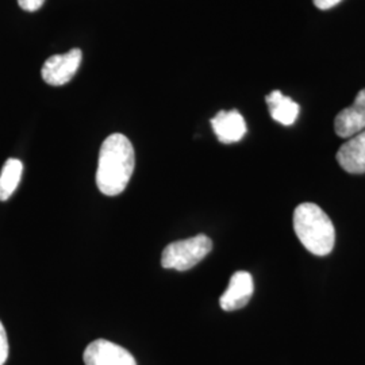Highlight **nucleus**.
Wrapping results in <instances>:
<instances>
[{"mask_svg":"<svg viewBox=\"0 0 365 365\" xmlns=\"http://www.w3.org/2000/svg\"><path fill=\"white\" fill-rule=\"evenodd\" d=\"M135 156L130 140L123 134H111L102 144L96 170V184L102 194L117 196L130 182Z\"/></svg>","mask_w":365,"mask_h":365,"instance_id":"1","label":"nucleus"},{"mask_svg":"<svg viewBox=\"0 0 365 365\" xmlns=\"http://www.w3.org/2000/svg\"><path fill=\"white\" fill-rule=\"evenodd\" d=\"M294 230L302 245L315 256H327L334 248V225L327 212L314 203H302L295 209Z\"/></svg>","mask_w":365,"mask_h":365,"instance_id":"2","label":"nucleus"},{"mask_svg":"<svg viewBox=\"0 0 365 365\" xmlns=\"http://www.w3.org/2000/svg\"><path fill=\"white\" fill-rule=\"evenodd\" d=\"M212 249V241L207 235H197L187 240L172 242L164 249L161 265L165 269L188 271L203 260Z\"/></svg>","mask_w":365,"mask_h":365,"instance_id":"3","label":"nucleus"},{"mask_svg":"<svg viewBox=\"0 0 365 365\" xmlns=\"http://www.w3.org/2000/svg\"><path fill=\"white\" fill-rule=\"evenodd\" d=\"M83 53L80 49H72L64 54H54L42 66V78L49 86H64L69 83L80 68Z\"/></svg>","mask_w":365,"mask_h":365,"instance_id":"4","label":"nucleus"},{"mask_svg":"<svg viewBox=\"0 0 365 365\" xmlns=\"http://www.w3.org/2000/svg\"><path fill=\"white\" fill-rule=\"evenodd\" d=\"M86 365H137L129 351L107 339H96L84 352Z\"/></svg>","mask_w":365,"mask_h":365,"instance_id":"5","label":"nucleus"},{"mask_svg":"<svg viewBox=\"0 0 365 365\" xmlns=\"http://www.w3.org/2000/svg\"><path fill=\"white\" fill-rule=\"evenodd\" d=\"M253 291L255 283L252 274L245 271L235 272L229 282V287L220 299L222 310L235 312L245 307L253 295Z\"/></svg>","mask_w":365,"mask_h":365,"instance_id":"6","label":"nucleus"},{"mask_svg":"<svg viewBox=\"0 0 365 365\" xmlns=\"http://www.w3.org/2000/svg\"><path fill=\"white\" fill-rule=\"evenodd\" d=\"M334 129L342 138H351L365 130V88L357 93L351 107L344 108L336 117Z\"/></svg>","mask_w":365,"mask_h":365,"instance_id":"7","label":"nucleus"},{"mask_svg":"<svg viewBox=\"0 0 365 365\" xmlns=\"http://www.w3.org/2000/svg\"><path fill=\"white\" fill-rule=\"evenodd\" d=\"M211 126L222 144L238 143L247 134L245 119L237 110L220 111L211 119Z\"/></svg>","mask_w":365,"mask_h":365,"instance_id":"8","label":"nucleus"},{"mask_svg":"<svg viewBox=\"0 0 365 365\" xmlns=\"http://www.w3.org/2000/svg\"><path fill=\"white\" fill-rule=\"evenodd\" d=\"M336 157L341 168L348 173H365V130L351 137L339 148Z\"/></svg>","mask_w":365,"mask_h":365,"instance_id":"9","label":"nucleus"},{"mask_svg":"<svg viewBox=\"0 0 365 365\" xmlns=\"http://www.w3.org/2000/svg\"><path fill=\"white\" fill-rule=\"evenodd\" d=\"M265 101L269 108L271 117L284 126H291L299 115V105L294 102L291 98L284 96L282 91L276 90L268 93Z\"/></svg>","mask_w":365,"mask_h":365,"instance_id":"10","label":"nucleus"},{"mask_svg":"<svg viewBox=\"0 0 365 365\" xmlns=\"http://www.w3.org/2000/svg\"><path fill=\"white\" fill-rule=\"evenodd\" d=\"M24 165L16 158H9L0 172V200H7L18 188Z\"/></svg>","mask_w":365,"mask_h":365,"instance_id":"11","label":"nucleus"},{"mask_svg":"<svg viewBox=\"0 0 365 365\" xmlns=\"http://www.w3.org/2000/svg\"><path fill=\"white\" fill-rule=\"evenodd\" d=\"M9 359V339L3 324L0 322V365L6 364Z\"/></svg>","mask_w":365,"mask_h":365,"instance_id":"12","label":"nucleus"},{"mask_svg":"<svg viewBox=\"0 0 365 365\" xmlns=\"http://www.w3.org/2000/svg\"><path fill=\"white\" fill-rule=\"evenodd\" d=\"M18 3L25 11H37L43 6L45 0H18Z\"/></svg>","mask_w":365,"mask_h":365,"instance_id":"13","label":"nucleus"},{"mask_svg":"<svg viewBox=\"0 0 365 365\" xmlns=\"http://www.w3.org/2000/svg\"><path fill=\"white\" fill-rule=\"evenodd\" d=\"M342 0H314L315 7H318L319 10H329L334 6H337Z\"/></svg>","mask_w":365,"mask_h":365,"instance_id":"14","label":"nucleus"}]
</instances>
